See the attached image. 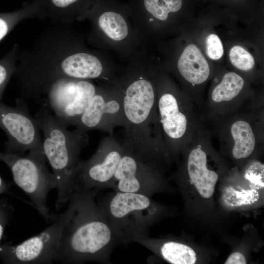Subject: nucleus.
<instances>
[{"label": "nucleus", "mask_w": 264, "mask_h": 264, "mask_svg": "<svg viewBox=\"0 0 264 264\" xmlns=\"http://www.w3.org/2000/svg\"><path fill=\"white\" fill-rule=\"evenodd\" d=\"M229 56L233 66L241 71L248 72L254 67L255 63L253 56L240 46L232 47L230 50Z\"/></svg>", "instance_id": "nucleus-23"}, {"label": "nucleus", "mask_w": 264, "mask_h": 264, "mask_svg": "<svg viewBox=\"0 0 264 264\" xmlns=\"http://www.w3.org/2000/svg\"><path fill=\"white\" fill-rule=\"evenodd\" d=\"M124 152L122 143L113 135L103 137L91 157L79 160L75 187L97 193L112 188L114 174Z\"/></svg>", "instance_id": "nucleus-10"}, {"label": "nucleus", "mask_w": 264, "mask_h": 264, "mask_svg": "<svg viewBox=\"0 0 264 264\" xmlns=\"http://www.w3.org/2000/svg\"><path fill=\"white\" fill-rule=\"evenodd\" d=\"M0 161L10 169L13 179L29 198L34 207L47 223H51L56 215L52 214L47 204L49 192L56 188L53 173L46 165L43 148L29 151L23 156L0 151Z\"/></svg>", "instance_id": "nucleus-8"}, {"label": "nucleus", "mask_w": 264, "mask_h": 264, "mask_svg": "<svg viewBox=\"0 0 264 264\" xmlns=\"http://www.w3.org/2000/svg\"><path fill=\"white\" fill-rule=\"evenodd\" d=\"M38 16V10L34 8L24 9L11 13H0V42L22 21Z\"/></svg>", "instance_id": "nucleus-21"}, {"label": "nucleus", "mask_w": 264, "mask_h": 264, "mask_svg": "<svg viewBox=\"0 0 264 264\" xmlns=\"http://www.w3.org/2000/svg\"><path fill=\"white\" fill-rule=\"evenodd\" d=\"M123 94L118 91H104L98 88L91 102L75 125V129L87 133L99 130L113 135L118 126L124 127L125 120Z\"/></svg>", "instance_id": "nucleus-12"}, {"label": "nucleus", "mask_w": 264, "mask_h": 264, "mask_svg": "<svg viewBox=\"0 0 264 264\" xmlns=\"http://www.w3.org/2000/svg\"><path fill=\"white\" fill-rule=\"evenodd\" d=\"M245 85L244 79L237 73L224 74L205 101L202 113L204 122L230 113L254 98L245 93Z\"/></svg>", "instance_id": "nucleus-15"}, {"label": "nucleus", "mask_w": 264, "mask_h": 264, "mask_svg": "<svg viewBox=\"0 0 264 264\" xmlns=\"http://www.w3.org/2000/svg\"><path fill=\"white\" fill-rule=\"evenodd\" d=\"M101 30L111 39L121 41L128 34V28L124 18L119 14L111 11L102 14L98 19Z\"/></svg>", "instance_id": "nucleus-18"}, {"label": "nucleus", "mask_w": 264, "mask_h": 264, "mask_svg": "<svg viewBox=\"0 0 264 264\" xmlns=\"http://www.w3.org/2000/svg\"><path fill=\"white\" fill-rule=\"evenodd\" d=\"M159 251L165 260L173 264H194L197 261L196 253L191 247L176 242H164Z\"/></svg>", "instance_id": "nucleus-17"}, {"label": "nucleus", "mask_w": 264, "mask_h": 264, "mask_svg": "<svg viewBox=\"0 0 264 264\" xmlns=\"http://www.w3.org/2000/svg\"><path fill=\"white\" fill-rule=\"evenodd\" d=\"M13 211L12 205L9 203L7 198L0 199V242Z\"/></svg>", "instance_id": "nucleus-25"}, {"label": "nucleus", "mask_w": 264, "mask_h": 264, "mask_svg": "<svg viewBox=\"0 0 264 264\" xmlns=\"http://www.w3.org/2000/svg\"><path fill=\"white\" fill-rule=\"evenodd\" d=\"M8 193V186L0 176V195Z\"/></svg>", "instance_id": "nucleus-27"}, {"label": "nucleus", "mask_w": 264, "mask_h": 264, "mask_svg": "<svg viewBox=\"0 0 264 264\" xmlns=\"http://www.w3.org/2000/svg\"><path fill=\"white\" fill-rule=\"evenodd\" d=\"M124 149V153L114 174L112 188L115 192L136 193L150 197L161 180L158 170L140 159L125 147Z\"/></svg>", "instance_id": "nucleus-14"}, {"label": "nucleus", "mask_w": 264, "mask_h": 264, "mask_svg": "<svg viewBox=\"0 0 264 264\" xmlns=\"http://www.w3.org/2000/svg\"><path fill=\"white\" fill-rule=\"evenodd\" d=\"M155 88L163 138L170 157L181 153L206 125L201 112L183 92L166 82L158 83Z\"/></svg>", "instance_id": "nucleus-5"}, {"label": "nucleus", "mask_w": 264, "mask_h": 264, "mask_svg": "<svg viewBox=\"0 0 264 264\" xmlns=\"http://www.w3.org/2000/svg\"><path fill=\"white\" fill-rule=\"evenodd\" d=\"M206 47L208 56L212 60H219L223 56L222 44L218 36L215 34H211L207 36Z\"/></svg>", "instance_id": "nucleus-24"}, {"label": "nucleus", "mask_w": 264, "mask_h": 264, "mask_svg": "<svg viewBox=\"0 0 264 264\" xmlns=\"http://www.w3.org/2000/svg\"><path fill=\"white\" fill-rule=\"evenodd\" d=\"M97 193L75 187L70 194L71 213L62 229L55 263H110L112 251L121 243L96 200Z\"/></svg>", "instance_id": "nucleus-1"}, {"label": "nucleus", "mask_w": 264, "mask_h": 264, "mask_svg": "<svg viewBox=\"0 0 264 264\" xmlns=\"http://www.w3.org/2000/svg\"><path fill=\"white\" fill-rule=\"evenodd\" d=\"M264 101L253 98L236 110L206 122L222 150L236 160L250 157L264 145Z\"/></svg>", "instance_id": "nucleus-4"}, {"label": "nucleus", "mask_w": 264, "mask_h": 264, "mask_svg": "<svg viewBox=\"0 0 264 264\" xmlns=\"http://www.w3.org/2000/svg\"><path fill=\"white\" fill-rule=\"evenodd\" d=\"M97 203L123 245L147 236L157 212L149 197L136 193L114 191Z\"/></svg>", "instance_id": "nucleus-6"}, {"label": "nucleus", "mask_w": 264, "mask_h": 264, "mask_svg": "<svg viewBox=\"0 0 264 264\" xmlns=\"http://www.w3.org/2000/svg\"><path fill=\"white\" fill-rule=\"evenodd\" d=\"M71 210L68 203L66 210L58 215L51 224L39 234L22 242L0 245V259L3 264H52L55 262L63 227Z\"/></svg>", "instance_id": "nucleus-9"}, {"label": "nucleus", "mask_w": 264, "mask_h": 264, "mask_svg": "<svg viewBox=\"0 0 264 264\" xmlns=\"http://www.w3.org/2000/svg\"><path fill=\"white\" fill-rule=\"evenodd\" d=\"M48 9L41 18H48L56 22L65 23L71 18L70 8L79 0H47Z\"/></svg>", "instance_id": "nucleus-20"}, {"label": "nucleus", "mask_w": 264, "mask_h": 264, "mask_svg": "<svg viewBox=\"0 0 264 264\" xmlns=\"http://www.w3.org/2000/svg\"><path fill=\"white\" fill-rule=\"evenodd\" d=\"M225 264H245L246 260L244 256L240 252L231 254L225 263Z\"/></svg>", "instance_id": "nucleus-26"}, {"label": "nucleus", "mask_w": 264, "mask_h": 264, "mask_svg": "<svg viewBox=\"0 0 264 264\" xmlns=\"http://www.w3.org/2000/svg\"><path fill=\"white\" fill-rule=\"evenodd\" d=\"M212 136L206 127L184 148L186 170L191 182L204 198H211L219 179L218 172L208 167L209 156L214 151Z\"/></svg>", "instance_id": "nucleus-13"}, {"label": "nucleus", "mask_w": 264, "mask_h": 264, "mask_svg": "<svg viewBox=\"0 0 264 264\" xmlns=\"http://www.w3.org/2000/svg\"><path fill=\"white\" fill-rule=\"evenodd\" d=\"M96 89L88 80L59 77L27 90L22 97L42 102L67 127L75 126Z\"/></svg>", "instance_id": "nucleus-7"}, {"label": "nucleus", "mask_w": 264, "mask_h": 264, "mask_svg": "<svg viewBox=\"0 0 264 264\" xmlns=\"http://www.w3.org/2000/svg\"><path fill=\"white\" fill-rule=\"evenodd\" d=\"M182 4V0H144L147 11L161 21L167 20L170 12L179 11Z\"/></svg>", "instance_id": "nucleus-22"}, {"label": "nucleus", "mask_w": 264, "mask_h": 264, "mask_svg": "<svg viewBox=\"0 0 264 264\" xmlns=\"http://www.w3.org/2000/svg\"><path fill=\"white\" fill-rule=\"evenodd\" d=\"M177 69L179 77L187 87L184 93L202 114L205 100L201 87L211 75L208 63L198 48L190 44L180 56Z\"/></svg>", "instance_id": "nucleus-16"}, {"label": "nucleus", "mask_w": 264, "mask_h": 264, "mask_svg": "<svg viewBox=\"0 0 264 264\" xmlns=\"http://www.w3.org/2000/svg\"><path fill=\"white\" fill-rule=\"evenodd\" d=\"M123 94L125 120L122 145L140 159L158 169L170 158L160 122L156 88L143 77L128 84Z\"/></svg>", "instance_id": "nucleus-2"}, {"label": "nucleus", "mask_w": 264, "mask_h": 264, "mask_svg": "<svg viewBox=\"0 0 264 264\" xmlns=\"http://www.w3.org/2000/svg\"><path fill=\"white\" fill-rule=\"evenodd\" d=\"M34 117L43 135V151L56 179L55 208L59 211L67 203L75 187L79 156L88 143V136L76 129L69 131L45 104Z\"/></svg>", "instance_id": "nucleus-3"}, {"label": "nucleus", "mask_w": 264, "mask_h": 264, "mask_svg": "<svg viewBox=\"0 0 264 264\" xmlns=\"http://www.w3.org/2000/svg\"><path fill=\"white\" fill-rule=\"evenodd\" d=\"M20 46L15 44L0 59V101L4 91L15 71Z\"/></svg>", "instance_id": "nucleus-19"}, {"label": "nucleus", "mask_w": 264, "mask_h": 264, "mask_svg": "<svg viewBox=\"0 0 264 264\" xmlns=\"http://www.w3.org/2000/svg\"><path fill=\"white\" fill-rule=\"evenodd\" d=\"M0 128L7 137L6 152L22 156L27 151L43 148L39 125L22 97L16 99L14 107L0 101Z\"/></svg>", "instance_id": "nucleus-11"}]
</instances>
